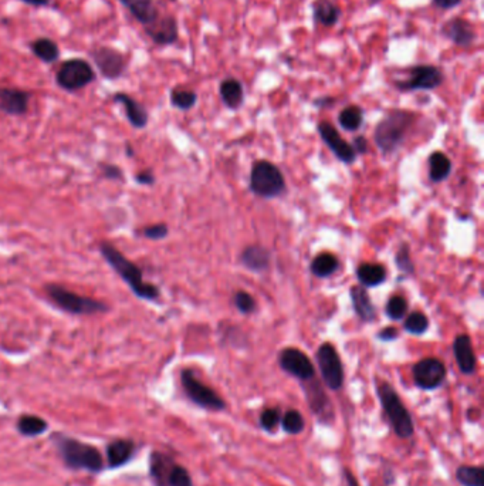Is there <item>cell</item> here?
<instances>
[{
  "label": "cell",
  "mask_w": 484,
  "mask_h": 486,
  "mask_svg": "<svg viewBox=\"0 0 484 486\" xmlns=\"http://www.w3.org/2000/svg\"><path fill=\"white\" fill-rule=\"evenodd\" d=\"M100 252L107 261V264L128 286H130L133 293L137 298L148 302H153L159 299L160 291L158 286L152 283H147L144 280L142 270L135 264L128 261V259L115 246H112L108 242H103L100 243Z\"/></svg>",
  "instance_id": "obj_1"
},
{
  "label": "cell",
  "mask_w": 484,
  "mask_h": 486,
  "mask_svg": "<svg viewBox=\"0 0 484 486\" xmlns=\"http://www.w3.org/2000/svg\"><path fill=\"white\" fill-rule=\"evenodd\" d=\"M376 396L383 412V418L399 439H410L415 435V423L410 411L403 404L401 396L386 380L376 382Z\"/></svg>",
  "instance_id": "obj_2"
},
{
  "label": "cell",
  "mask_w": 484,
  "mask_h": 486,
  "mask_svg": "<svg viewBox=\"0 0 484 486\" xmlns=\"http://www.w3.org/2000/svg\"><path fill=\"white\" fill-rule=\"evenodd\" d=\"M53 441L60 458L69 469L90 473H100L104 469V458L100 449L94 445L60 434H56Z\"/></svg>",
  "instance_id": "obj_3"
},
{
  "label": "cell",
  "mask_w": 484,
  "mask_h": 486,
  "mask_svg": "<svg viewBox=\"0 0 484 486\" xmlns=\"http://www.w3.org/2000/svg\"><path fill=\"white\" fill-rule=\"evenodd\" d=\"M413 121L415 114L406 110H394L386 114L375 127L374 141L378 149L385 155L394 154L403 144Z\"/></svg>",
  "instance_id": "obj_4"
},
{
  "label": "cell",
  "mask_w": 484,
  "mask_h": 486,
  "mask_svg": "<svg viewBox=\"0 0 484 486\" xmlns=\"http://www.w3.org/2000/svg\"><path fill=\"white\" fill-rule=\"evenodd\" d=\"M44 291L49 296L50 302L56 307L69 314L92 316V314H100L108 310V306L106 303L74 293V291L67 290L66 287L60 284H54V283L46 284Z\"/></svg>",
  "instance_id": "obj_5"
},
{
  "label": "cell",
  "mask_w": 484,
  "mask_h": 486,
  "mask_svg": "<svg viewBox=\"0 0 484 486\" xmlns=\"http://www.w3.org/2000/svg\"><path fill=\"white\" fill-rule=\"evenodd\" d=\"M181 384L186 398L197 407L210 412H222L228 408L226 401L213 390L212 387L202 382L193 370L190 368L182 370Z\"/></svg>",
  "instance_id": "obj_6"
},
{
  "label": "cell",
  "mask_w": 484,
  "mask_h": 486,
  "mask_svg": "<svg viewBox=\"0 0 484 486\" xmlns=\"http://www.w3.org/2000/svg\"><path fill=\"white\" fill-rule=\"evenodd\" d=\"M250 189L257 197L262 198H277L285 191V179L273 162L257 161L250 174Z\"/></svg>",
  "instance_id": "obj_7"
},
{
  "label": "cell",
  "mask_w": 484,
  "mask_h": 486,
  "mask_svg": "<svg viewBox=\"0 0 484 486\" xmlns=\"http://www.w3.org/2000/svg\"><path fill=\"white\" fill-rule=\"evenodd\" d=\"M317 364L321 380L331 391H340L344 387L345 371L337 348L331 343H322L317 350Z\"/></svg>",
  "instance_id": "obj_8"
},
{
  "label": "cell",
  "mask_w": 484,
  "mask_h": 486,
  "mask_svg": "<svg viewBox=\"0 0 484 486\" xmlns=\"http://www.w3.org/2000/svg\"><path fill=\"white\" fill-rule=\"evenodd\" d=\"M95 80V72L84 58H70L64 61L56 73V83L62 90L74 92Z\"/></svg>",
  "instance_id": "obj_9"
},
{
  "label": "cell",
  "mask_w": 484,
  "mask_h": 486,
  "mask_svg": "<svg viewBox=\"0 0 484 486\" xmlns=\"http://www.w3.org/2000/svg\"><path fill=\"white\" fill-rule=\"evenodd\" d=\"M306 401L311 414L315 416L317 423L324 427H333L335 421V410L333 401L326 393V388L318 380L312 378L310 381L301 382Z\"/></svg>",
  "instance_id": "obj_10"
},
{
  "label": "cell",
  "mask_w": 484,
  "mask_h": 486,
  "mask_svg": "<svg viewBox=\"0 0 484 486\" xmlns=\"http://www.w3.org/2000/svg\"><path fill=\"white\" fill-rule=\"evenodd\" d=\"M444 81V74L435 64H415L409 69V76L403 81H395L399 91H432L440 87Z\"/></svg>",
  "instance_id": "obj_11"
},
{
  "label": "cell",
  "mask_w": 484,
  "mask_h": 486,
  "mask_svg": "<svg viewBox=\"0 0 484 486\" xmlns=\"http://www.w3.org/2000/svg\"><path fill=\"white\" fill-rule=\"evenodd\" d=\"M413 382L422 391H435L440 388L446 380L447 370L442 360L436 357H426L419 360L412 368Z\"/></svg>",
  "instance_id": "obj_12"
},
{
  "label": "cell",
  "mask_w": 484,
  "mask_h": 486,
  "mask_svg": "<svg viewBox=\"0 0 484 486\" xmlns=\"http://www.w3.org/2000/svg\"><path fill=\"white\" fill-rule=\"evenodd\" d=\"M277 362L280 368L284 373L297 378L301 382L315 378V368L312 362L310 360V357L306 353H303L299 348H294V347L283 348L278 353Z\"/></svg>",
  "instance_id": "obj_13"
},
{
  "label": "cell",
  "mask_w": 484,
  "mask_h": 486,
  "mask_svg": "<svg viewBox=\"0 0 484 486\" xmlns=\"http://www.w3.org/2000/svg\"><path fill=\"white\" fill-rule=\"evenodd\" d=\"M91 57L104 79L118 80L125 74L126 58L119 50L110 46H97L91 50Z\"/></svg>",
  "instance_id": "obj_14"
},
{
  "label": "cell",
  "mask_w": 484,
  "mask_h": 486,
  "mask_svg": "<svg viewBox=\"0 0 484 486\" xmlns=\"http://www.w3.org/2000/svg\"><path fill=\"white\" fill-rule=\"evenodd\" d=\"M318 134L321 137V140L324 141V144L334 152V155L344 162V164H352L357 158V154H355L353 148L351 144H348L341 134L337 131V128L328 122V121H321L317 127Z\"/></svg>",
  "instance_id": "obj_15"
},
{
  "label": "cell",
  "mask_w": 484,
  "mask_h": 486,
  "mask_svg": "<svg viewBox=\"0 0 484 486\" xmlns=\"http://www.w3.org/2000/svg\"><path fill=\"white\" fill-rule=\"evenodd\" d=\"M440 35L459 47H470L477 40L474 26L465 17H451L440 27Z\"/></svg>",
  "instance_id": "obj_16"
},
{
  "label": "cell",
  "mask_w": 484,
  "mask_h": 486,
  "mask_svg": "<svg viewBox=\"0 0 484 486\" xmlns=\"http://www.w3.org/2000/svg\"><path fill=\"white\" fill-rule=\"evenodd\" d=\"M145 31L158 46H171L179 39V27L174 16H159L153 23L145 26Z\"/></svg>",
  "instance_id": "obj_17"
},
{
  "label": "cell",
  "mask_w": 484,
  "mask_h": 486,
  "mask_svg": "<svg viewBox=\"0 0 484 486\" xmlns=\"http://www.w3.org/2000/svg\"><path fill=\"white\" fill-rule=\"evenodd\" d=\"M31 94L26 90L15 87H0V111L20 117L28 111Z\"/></svg>",
  "instance_id": "obj_18"
},
{
  "label": "cell",
  "mask_w": 484,
  "mask_h": 486,
  "mask_svg": "<svg viewBox=\"0 0 484 486\" xmlns=\"http://www.w3.org/2000/svg\"><path fill=\"white\" fill-rule=\"evenodd\" d=\"M172 453L165 451H152L149 457V476L153 486H168L169 476L176 465Z\"/></svg>",
  "instance_id": "obj_19"
},
{
  "label": "cell",
  "mask_w": 484,
  "mask_h": 486,
  "mask_svg": "<svg viewBox=\"0 0 484 486\" xmlns=\"http://www.w3.org/2000/svg\"><path fill=\"white\" fill-rule=\"evenodd\" d=\"M137 452V444L130 438H117L107 446V464L110 468H119L130 462Z\"/></svg>",
  "instance_id": "obj_20"
},
{
  "label": "cell",
  "mask_w": 484,
  "mask_h": 486,
  "mask_svg": "<svg viewBox=\"0 0 484 486\" xmlns=\"http://www.w3.org/2000/svg\"><path fill=\"white\" fill-rule=\"evenodd\" d=\"M453 353L460 373L465 375H473L476 373L477 359L472 344V339L467 334H459L455 339Z\"/></svg>",
  "instance_id": "obj_21"
},
{
  "label": "cell",
  "mask_w": 484,
  "mask_h": 486,
  "mask_svg": "<svg viewBox=\"0 0 484 486\" xmlns=\"http://www.w3.org/2000/svg\"><path fill=\"white\" fill-rule=\"evenodd\" d=\"M112 100L114 103L117 104H121L125 110V115L128 118V121H130V124L134 127V128H138V129H142L148 125V111L147 108L138 103L135 99H133V97L130 94H126V92H115L112 95Z\"/></svg>",
  "instance_id": "obj_22"
},
{
  "label": "cell",
  "mask_w": 484,
  "mask_h": 486,
  "mask_svg": "<svg viewBox=\"0 0 484 486\" xmlns=\"http://www.w3.org/2000/svg\"><path fill=\"white\" fill-rule=\"evenodd\" d=\"M352 307L362 321L369 323L376 318V307L374 306L368 291L364 286H352L349 290Z\"/></svg>",
  "instance_id": "obj_23"
},
{
  "label": "cell",
  "mask_w": 484,
  "mask_h": 486,
  "mask_svg": "<svg viewBox=\"0 0 484 486\" xmlns=\"http://www.w3.org/2000/svg\"><path fill=\"white\" fill-rule=\"evenodd\" d=\"M240 262L251 272H266L270 265V252L262 245H250L242 252Z\"/></svg>",
  "instance_id": "obj_24"
},
{
  "label": "cell",
  "mask_w": 484,
  "mask_h": 486,
  "mask_svg": "<svg viewBox=\"0 0 484 486\" xmlns=\"http://www.w3.org/2000/svg\"><path fill=\"white\" fill-rule=\"evenodd\" d=\"M119 3L142 26H149L159 17L153 0H119Z\"/></svg>",
  "instance_id": "obj_25"
},
{
  "label": "cell",
  "mask_w": 484,
  "mask_h": 486,
  "mask_svg": "<svg viewBox=\"0 0 484 486\" xmlns=\"http://www.w3.org/2000/svg\"><path fill=\"white\" fill-rule=\"evenodd\" d=\"M219 95L222 103L229 110H239L244 103L243 84L235 77L224 79L219 84Z\"/></svg>",
  "instance_id": "obj_26"
},
{
  "label": "cell",
  "mask_w": 484,
  "mask_h": 486,
  "mask_svg": "<svg viewBox=\"0 0 484 486\" xmlns=\"http://www.w3.org/2000/svg\"><path fill=\"white\" fill-rule=\"evenodd\" d=\"M341 8L333 0H315L312 3V19L324 27L335 26L341 19Z\"/></svg>",
  "instance_id": "obj_27"
},
{
  "label": "cell",
  "mask_w": 484,
  "mask_h": 486,
  "mask_svg": "<svg viewBox=\"0 0 484 486\" xmlns=\"http://www.w3.org/2000/svg\"><path fill=\"white\" fill-rule=\"evenodd\" d=\"M386 272L383 265L379 264H362L357 269V279L364 287H376L386 280Z\"/></svg>",
  "instance_id": "obj_28"
},
{
  "label": "cell",
  "mask_w": 484,
  "mask_h": 486,
  "mask_svg": "<svg viewBox=\"0 0 484 486\" xmlns=\"http://www.w3.org/2000/svg\"><path fill=\"white\" fill-rule=\"evenodd\" d=\"M17 431L27 438H33V437H39L43 435L47 428L49 424L47 421H44L42 416L39 415H31V414H24L20 415L17 419Z\"/></svg>",
  "instance_id": "obj_29"
},
{
  "label": "cell",
  "mask_w": 484,
  "mask_h": 486,
  "mask_svg": "<svg viewBox=\"0 0 484 486\" xmlns=\"http://www.w3.org/2000/svg\"><path fill=\"white\" fill-rule=\"evenodd\" d=\"M30 50L40 61L53 64L60 58L58 44L49 38H39L30 43Z\"/></svg>",
  "instance_id": "obj_30"
},
{
  "label": "cell",
  "mask_w": 484,
  "mask_h": 486,
  "mask_svg": "<svg viewBox=\"0 0 484 486\" xmlns=\"http://www.w3.org/2000/svg\"><path fill=\"white\" fill-rule=\"evenodd\" d=\"M310 269H311V273L319 279L330 277L338 269V259L333 253L322 252L312 259Z\"/></svg>",
  "instance_id": "obj_31"
},
{
  "label": "cell",
  "mask_w": 484,
  "mask_h": 486,
  "mask_svg": "<svg viewBox=\"0 0 484 486\" xmlns=\"http://www.w3.org/2000/svg\"><path fill=\"white\" fill-rule=\"evenodd\" d=\"M451 172V161L443 152H433L429 156V178L433 182H442Z\"/></svg>",
  "instance_id": "obj_32"
},
{
  "label": "cell",
  "mask_w": 484,
  "mask_h": 486,
  "mask_svg": "<svg viewBox=\"0 0 484 486\" xmlns=\"http://www.w3.org/2000/svg\"><path fill=\"white\" fill-rule=\"evenodd\" d=\"M280 427L281 430L287 434V435H301L306 431V418L303 416V414L296 410H287L285 412L281 414V421H280Z\"/></svg>",
  "instance_id": "obj_33"
},
{
  "label": "cell",
  "mask_w": 484,
  "mask_h": 486,
  "mask_svg": "<svg viewBox=\"0 0 484 486\" xmlns=\"http://www.w3.org/2000/svg\"><path fill=\"white\" fill-rule=\"evenodd\" d=\"M484 469L481 465H459L455 473L458 483L462 486H484Z\"/></svg>",
  "instance_id": "obj_34"
},
{
  "label": "cell",
  "mask_w": 484,
  "mask_h": 486,
  "mask_svg": "<svg viewBox=\"0 0 484 486\" xmlns=\"http://www.w3.org/2000/svg\"><path fill=\"white\" fill-rule=\"evenodd\" d=\"M338 122L347 131H357L364 124V110L358 106H348L340 113Z\"/></svg>",
  "instance_id": "obj_35"
},
{
  "label": "cell",
  "mask_w": 484,
  "mask_h": 486,
  "mask_svg": "<svg viewBox=\"0 0 484 486\" xmlns=\"http://www.w3.org/2000/svg\"><path fill=\"white\" fill-rule=\"evenodd\" d=\"M198 103V94L192 90H187L185 87H175L171 91V104L181 110V111H189Z\"/></svg>",
  "instance_id": "obj_36"
},
{
  "label": "cell",
  "mask_w": 484,
  "mask_h": 486,
  "mask_svg": "<svg viewBox=\"0 0 484 486\" xmlns=\"http://www.w3.org/2000/svg\"><path fill=\"white\" fill-rule=\"evenodd\" d=\"M281 414L283 412L278 407H266L259 415V427L265 432H276V430L280 427Z\"/></svg>",
  "instance_id": "obj_37"
},
{
  "label": "cell",
  "mask_w": 484,
  "mask_h": 486,
  "mask_svg": "<svg viewBox=\"0 0 484 486\" xmlns=\"http://www.w3.org/2000/svg\"><path fill=\"white\" fill-rule=\"evenodd\" d=\"M403 329L410 334L422 336L429 329V318L422 311H413L405 318Z\"/></svg>",
  "instance_id": "obj_38"
},
{
  "label": "cell",
  "mask_w": 484,
  "mask_h": 486,
  "mask_svg": "<svg viewBox=\"0 0 484 486\" xmlns=\"http://www.w3.org/2000/svg\"><path fill=\"white\" fill-rule=\"evenodd\" d=\"M408 300L402 296H392L390 298L388 303H386V314H388V317L394 321H398V320H402L405 318L406 313H408Z\"/></svg>",
  "instance_id": "obj_39"
},
{
  "label": "cell",
  "mask_w": 484,
  "mask_h": 486,
  "mask_svg": "<svg viewBox=\"0 0 484 486\" xmlns=\"http://www.w3.org/2000/svg\"><path fill=\"white\" fill-rule=\"evenodd\" d=\"M168 486H195L190 472L181 464H176L171 476Z\"/></svg>",
  "instance_id": "obj_40"
},
{
  "label": "cell",
  "mask_w": 484,
  "mask_h": 486,
  "mask_svg": "<svg viewBox=\"0 0 484 486\" xmlns=\"http://www.w3.org/2000/svg\"><path fill=\"white\" fill-rule=\"evenodd\" d=\"M233 303L236 309L243 314H251L256 310V300L247 291H236L233 296Z\"/></svg>",
  "instance_id": "obj_41"
},
{
  "label": "cell",
  "mask_w": 484,
  "mask_h": 486,
  "mask_svg": "<svg viewBox=\"0 0 484 486\" xmlns=\"http://www.w3.org/2000/svg\"><path fill=\"white\" fill-rule=\"evenodd\" d=\"M395 262L399 268V270L408 273V275H412L415 272V266H413V262H412V259H410V253H409V246L406 243H403L399 250L397 252V256H395Z\"/></svg>",
  "instance_id": "obj_42"
},
{
  "label": "cell",
  "mask_w": 484,
  "mask_h": 486,
  "mask_svg": "<svg viewBox=\"0 0 484 486\" xmlns=\"http://www.w3.org/2000/svg\"><path fill=\"white\" fill-rule=\"evenodd\" d=\"M168 234H169V229L165 223H155L142 229V235L151 241H160L167 238Z\"/></svg>",
  "instance_id": "obj_43"
},
{
  "label": "cell",
  "mask_w": 484,
  "mask_h": 486,
  "mask_svg": "<svg viewBox=\"0 0 484 486\" xmlns=\"http://www.w3.org/2000/svg\"><path fill=\"white\" fill-rule=\"evenodd\" d=\"M101 170H103V177L104 178H108V179H122V171L115 167V165H111V164H104L101 165Z\"/></svg>",
  "instance_id": "obj_44"
},
{
  "label": "cell",
  "mask_w": 484,
  "mask_h": 486,
  "mask_svg": "<svg viewBox=\"0 0 484 486\" xmlns=\"http://www.w3.org/2000/svg\"><path fill=\"white\" fill-rule=\"evenodd\" d=\"M399 337V332L395 327H385L378 333V339L382 341H394Z\"/></svg>",
  "instance_id": "obj_45"
},
{
  "label": "cell",
  "mask_w": 484,
  "mask_h": 486,
  "mask_svg": "<svg viewBox=\"0 0 484 486\" xmlns=\"http://www.w3.org/2000/svg\"><path fill=\"white\" fill-rule=\"evenodd\" d=\"M463 0H433V5L442 10H450L458 8Z\"/></svg>",
  "instance_id": "obj_46"
},
{
  "label": "cell",
  "mask_w": 484,
  "mask_h": 486,
  "mask_svg": "<svg viewBox=\"0 0 484 486\" xmlns=\"http://www.w3.org/2000/svg\"><path fill=\"white\" fill-rule=\"evenodd\" d=\"M352 148L355 151V154H367L368 151V141L365 137L360 136L353 140V144H352Z\"/></svg>",
  "instance_id": "obj_47"
},
{
  "label": "cell",
  "mask_w": 484,
  "mask_h": 486,
  "mask_svg": "<svg viewBox=\"0 0 484 486\" xmlns=\"http://www.w3.org/2000/svg\"><path fill=\"white\" fill-rule=\"evenodd\" d=\"M342 478H344V482L347 486H361L357 476L353 475V472L348 467L342 468Z\"/></svg>",
  "instance_id": "obj_48"
},
{
  "label": "cell",
  "mask_w": 484,
  "mask_h": 486,
  "mask_svg": "<svg viewBox=\"0 0 484 486\" xmlns=\"http://www.w3.org/2000/svg\"><path fill=\"white\" fill-rule=\"evenodd\" d=\"M135 181L141 185H152L155 182V177L151 171H142V172H138L137 177H135Z\"/></svg>",
  "instance_id": "obj_49"
},
{
  "label": "cell",
  "mask_w": 484,
  "mask_h": 486,
  "mask_svg": "<svg viewBox=\"0 0 484 486\" xmlns=\"http://www.w3.org/2000/svg\"><path fill=\"white\" fill-rule=\"evenodd\" d=\"M334 103H335V99H333V97H321V99L314 100V106L318 108L331 107Z\"/></svg>",
  "instance_id": "obj_50"
},
{
  "label": "cell",
  "mask_w": 484,
  "mask_h": 486,
  "mask_svg": "<svg viewBox=\"0 0 484 486\" xmlns=\"http://www.w3.org/2000/svg\"><path fill=\"white\" fill-rule=\"evenodd\" d=\"M20 2L33 8H44L50 5V0H20Z\"/></svg>",
  "instance_id": "obj_51"
},
{
  "label": "cell",
  "mask_w": 484,
  "mask_h": 486,
  "mask_svg": "<svg viewBox=\"0 0 484 486\" xmlns=\"http://www.w3.org/2000/svg\"><path fill=\"white\" fill-rule=\"evenodd\" d=\"M381 2H382V0H367L368 6H376V5H379Z\"/></svg>",
  "instance_id": "obj_52"
}]
</instances>
